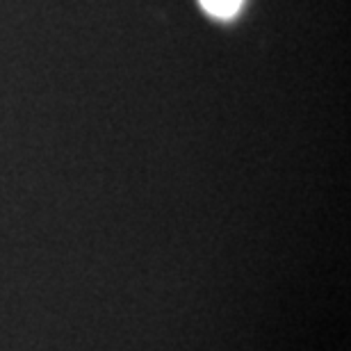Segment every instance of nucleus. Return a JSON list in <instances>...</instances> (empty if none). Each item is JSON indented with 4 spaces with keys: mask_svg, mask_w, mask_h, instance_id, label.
<instances>
[{
    "mask_svg": "<svg viewBox=\"0 0 351 351\" xmlns=\"http://www.w3.org/2000/svg\"><path fill=\"white\" fill-rule=\"evenodd\" d=\"M203 10L213 16H219V19H228L240 10L242 0H201Z\"/></svg>",
    "mask_w": 351,
    "mask_h": 351,
    "instance_id": "f257e3e1",
    "label": "nucleus"
}]
</instances>
